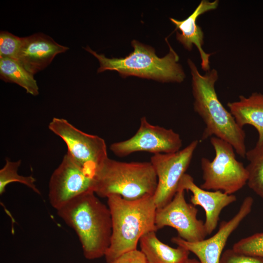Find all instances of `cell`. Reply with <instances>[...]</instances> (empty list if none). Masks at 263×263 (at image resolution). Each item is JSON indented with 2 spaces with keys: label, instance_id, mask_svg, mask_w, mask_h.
Here are the masks:
<instances>
[{
  "label": "cell",
  "instance_id": "obj_1",
  "mask_svg": "<svg viewBox=\"0 0 263 263\" xmlns=\"http://www.w3.org/2000/svg\"><path fill=\"white\" fill-rule=\"evenodd\" d=\"M188 63L192 75L194 110L205 124L201 141L216 137L230 144L239 156L244 158L245 133L218 99L215 88L217 71L213 69L202 75L190 59Z\"/></svg>",
  "mask_w": 263,
  "mask_h": 263
},
{
  "label": "cell",
  "instance_id": "obj_2",
  "mask_svg": "<svg viewBox=\"0 0 263 263\" xmlns=\"http://www.w3.org/2000/svg\"><path fill=\"white\" fill-rule=\"evenodd\" d=\"M56 211L59 217L75 232L85 258L105 257L111 241L112 216L108 206L94 191L76 197Z\"/></svg>",
  "mask_w": 263,
  "mask_h": 263
},
{
  "label": "cell",
  "instance_id": "obj_3",
  "mask_svg": "<svg viewBox=\"0 0 263 263\" xmlns=\"http://www.w3.org/2000/svg\"><path fill=\"white\" fill-rule=\"evenodd\" d=\"M153 196L133 200L117 195L107 198L112 220L111 244L105 255L107 263L136 250L142 236L158 230L155 222L157 208Z\"/></svg>",
  "mask_w": 263,
  "mask_h": 263
},
{
  "label": "cell",
  "instance_id": "obj_4",
  "mask_svg": "<svg viewBox=\"0 0 263 263\" xmlns=\"http://www.w3.org/2000/svg\"><path fill=\"white\" fill-rule=\"evenodd\" d=\"M166 41L169 50L163 57L157 56L155 50L151 46L136 40L131 42L133 51L124 57L108 58L103 54H97L88 46L84 49L98 59L100 66L97 73L114 70L124 77L136 76L163 82H181L185 78V74L178 63L179 56L167 39Z\"/></svg>",
  "mask_w": 263,
  "mask_h": 263
},
{
  "label": "cell",
  "instance_id": "obj_5",
  "mask_svg": "<svg viewBox=\"0 0 263 263\" xmlns=\"http://www.w3.org/2000/svg\"><path fill=\"white\" fill-rule=\"evenodd\" d=\"M94 192L99 197L117 195L133 200L153 196L157 177L150 162H121L109 157L93 176Z\"/></svg>",
  "mask_w": 263,
  "mask_h": 263
},
{
  "label": "cell",
  "instance_id": "obj_6",
  "mask_svg": "<svg viewBox=\"0 0 263 263\" xmlns=\"http://www.w3.org/2000/svg\"><path fill=\"white\" fill-rule=\"evenodd\" d=\"M210 139L215 157L212 161L201 158L203 183L200 187L208 190L233 194L247 184L246 168L236 159L235 150L230 144L215 136Z\"/></svg>",
  "mask_w": 263,
  "mask_h": 263
},
{
  "label": "cell",
  "instance_id": "obj_7",
  "mask_svg": "<svg viewBox=\"0 0 263 263\" xmlns=\"http://www.w3.org/2000/svg\"><path fill=\"white\" fill-rule=\"evenodd\" d=\"M49 129L66 144L67 153L78 165L92 176L108 158L104 140L84 132L63 118L54 117Z\"/></svg>",
  "mask_w": 263,
  "mask_h": 263
},
{
  "label": "cell",
  "instance_id": "obj_8",
  "mask_svg": "<svg viewBox=\"0 0 263 263\" xmlns=\"http://www.w3.org/2000/svg\"><path fill=\"white\" fill-rule=\"evenodd\" d=\"M198 144L199 141L195 140L176 152L156 154L151 157L150 162L157 177V188L153 196L157 209L164 207L173 199Z\"/></svg>",
  "mask_w": 263,
  "mask_h": 263
},
{
  "label": "cell",
  "instance_id": "obj_9",
  "mask_svg": "<svg viewBox=\"0 0 263 263\" xmlns=\"http://www.w3.org/2000/svg\"><path fill=\"white\" fill-rule=\"evenodd\" d=\"M182 141L180 135L170 129L150 123L145 117L135 134L130 138L111 145L110 150L119 157L138 151L154 154L172 153L180 150Z\"/></svg>",
  "mask_w": 263,
  "mask_h": 263
},
{
  "label": "cell",
  "instance_id": "obj_10",
  "mask_svg": "<svg viewBox=\"0 0 263 263\" xmlns=\"http://www.w3.org/2000/svg\"><path fill=\"white\" fill-rule=\"evenodd\" d=\"M93 177L67 153L53 172L49 183L48 198L56 210L76 197L94 191Z\"/></svg>",
  "mask_w": 263,
  "mask_h": 263
},
{
  "label": "cell",
  "instance_id": "obj_11",
  "mask_svg": "<svg viewBox=\"0 0 263 263\" xmlns=\"http://www.w3.org/2000/svg\"><path fill=\"white\" fill-rule=\"evenodd\" d=\"M197 208L187 202L184 190H177L173 199L156 209L155 225L158 230L165 226L175 229L178 237L189 242L204 240L207 235L204 222L198 219Z\"/></svg>",
  "mask_w": 263,
  "mask_h": 263
},
{
  "label": "cell",
  "instance_id": "obj_12",
  "mask_svg": "<svg viewBox=\"0 0 263 263\" xmlns=\"http://www.w3.org/2000/svg\"><path fill=\"white\" fill-rule=\"evenodd\" d=\"M253 203L252 197H245L236 214L229 220L222 222L218 231L209 238L189 242L178 236L173 237L171 242L195 254L200 263H220L228 239L250 213Z\"/></svg>",
  "mask_w": 263,
  "mask_h": 263
},
{
  "label": "cell",
  "instance_id": "obj_13",
  "mask_svg": "<svg viewBox=\"0 0 263 263\" xmlns=\"http://www.w3.org/2000/svg\"><path fill=\"white\" fill-rule=\"evenodd\" d=\"M68 49V47L57 43L47 35L36 33L22 37L16 60L34 75L47 67L57 55Z\"/></svg>",
  "mask_w": 263,
  "mask_h": 263
},
{
  "label": "cell",
  "instance_id": "obj_14",
  "mask_svg": "<svg viewBox=\"0 0 263 263\" xmlns=\"http://www.w3.org/2000/svg\"><path fill=\"white\" fill-rule=\"evenodd\" d=\"M180 190L190 191L192 193L191 204L194 206H199L204 209L206 215L204 224L207 235L216 229L222 210L237 199L233 194L201 188L195 183L193 177L186 173L179 182L177 191Z\"/></svg>",
  "mask_w": 263,
  "mask_h": 263
},
{
  "label": "cell",
  "instance_id": "obj_15",
  "mask_svg": "<svg viewBox=\"0 0 263 263\" xmlns=\"http://www.w3.org/2000/svg\"><path fill=\"white\" fill-rule=\"evenodd\" d=\"M218 4V0L213 1L202 0L193 12L185 19L179 20L171 18L169 19L175 25V30L180 31L181 33L177 32L176 38L185 48L190 51L193 45L196 46L200 55L201 68L206 72L210 70L209 58L213 54L206 53L203 49L204 33L202 28L197 24L196 20L201 15L216 9Z\"/></svg>",
  "mask_w": 263,
  "mask_h": 263
},
{
  "label": "cell",
  "instance_id": "obj_16",
  "mask_svg": "<svg viewBox=\"0 0 263 263\" xmlns=\"http://www.w3.org/2000/svg\"><path fill=\"white\" fill-rule=\"evenodd\" d=\"M237 101L227 106L237 124L253 126L258 132V141H263V94L255 92L249 97L240 95Z\"/></svg>",
  "mask_w": 263,
  "mask_h": 263
},
{
  "label": "cell",
  "instance_id": "obj_17",
  "mask_svg": "<svg viewBox=\"0 0 263 263\" xmlns=\"http://www.w3.org/2000/svg\"><path fill=\"white\" fill-rule=\"evenodd\" d=\"M139 243L147 263H184L189 258V251L180 246L173 248L163 243L155 231L144 235Z\"/></svg>",
  "mask_w": 263,
  "mask_h": 263
},
{
  "label": "cell",
  "instance_id": "obj_18",
  "mask_svg": "<svg viewBox=\"0 0 263 263\" xmlns=\"http://www.w3.org/2000/svg\"><path fill=\"white\" fill-rule=\"evenodd\" d=\"M0 77L5 82L19 85L31 95L36 96L39 94L38 87L34 75L16 60L0 58Z\"/></svg>",
  "mask_w": 263,
  "mask_h": 263
},
{
  "label": "cell",
  "instance_id": "obj_19",
  "mask_svg": "<svg viewBox=\"0 0 263 263\" xmlns=\"http://www.w3.org/2000/svg\"><path fill=\"white\" fill-rule=\"evenodd\" d=\"M245 157L249 162L245 167L246 184L263 200V141H258L253 148L246 151Z\"/></svg>",
  "mask_w": 263,
  "mask_h": 263
},
{
  "label": "cell",
  "instance_id": "obj_20",
  "mask_svg": "<svg viewBox=\"0 0 263 263\" xmlns=\"http://www.w3.org/2000/svg\"><path fill=\"white\" fill-rule=\"evenodd\" d=\"M20 160L11 161L6 159L3 167L0 169V194L5 191L7 186L13 182L22 184L32 189L36 193L40 195L39 190L35 184L36 179L32 175L23 176L18 173V169L21 164Z\"/></svg>",
  "mask_w": 263,
  "mask_h": 263
},
{
  "label": "cell",
  "instance_id": "obj_21",
  "mask_svg": "<svg viewBox=\"0 0 263 263\" xmlns=\"http://www.w3.org/2000/svg\"><path fill=\"white\" fill-rule=\"evenodd\" d=\"M232 249L241 254L263 258V232L241 239L233 244Z\"/></svg>",
  "mask_w": 263,
  "mask_h": 263
},
{
  "label": "cell",
  "instance_id": "obj_22",
  "mask_svg": "<svg viewBox=\"0 0 263 263\" xmlns=\"http://www.w3.org/2000/svg\"><path fill=\"white\" fill-rule=\"evenodd\" d=\"M22 41V38L7 31L0 32V58L16 60Z\"/></svg>",
  "mask_w": 263,
  "mask_h": 263
},
{
  "label": "cell",
  "instance_id": "obj_23",
  "mask_svg": "<svg viewBox=\"0 0 263 263\" xmlns=\"http://www.w3.org/2000/svg\"><path fill=\"white\" fill-rule=\"evenodd\" d=\"M220 263H263V258L241 254L231 248L223 252Z\"/></svg>",
  "mask_w": 263,
  "mask_h": 263
},
{
  "label": "cell",
  "instance_id": "obj_24",
  "mask_svg": "<svg viewBox=\"0 0 263 263\" xmlns=\"http://www.w3.org/2000/svg\"><path fill=\"white\" fill-rule=\"evenodd\" d=\"M110 263H147L144 254L137 249L126 253Z\"/></svg>",
  "mask_w": 263,
  "mask_h": 263
},
{
  "label": "cell",
  "instance_id": "obj_25",
  "mask_svg": "<svg viewBox=\"0 0 263 263\" xmlns=\"http://www.w3.org/2000/svg\"><path fill=\"white\" fill-rule=\"evenodd\" d=\"M184 263H200V262L195 259H189L188 258Z\"/></svg>",
  "mask_w": 263,
  "mask_h": 263
}]
</instances>
